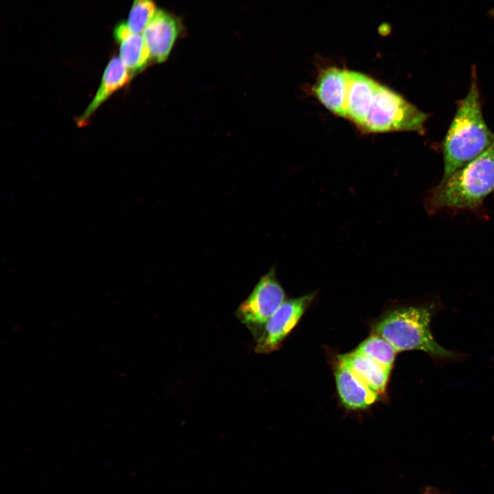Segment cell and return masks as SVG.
Returning <instances> with one entry per match:
<instances>
[{
    "label": "cell",
    "instance_id": "cell-1",
    "mask_svg": "<svg viewBox=\"0 0 494 494\" xmlns=\"http://www.w3.org/2000/svg\"><path fill=\"white\" fill-rule=\"evenodd\" d=\"M316 96L330 112L350 121L363 132L425 134L427 114L360 72L329 67L319 79Z\"/></svg>",
    "mask_w": 494,
    "mask_h": 494
},
{
    "label": "cell",
    "instance_id": "cell-2",
    "mask_svg": "<svg viewBox=\"0 0 494 494\" xmlns=\"http://www.w3.org/2000/svg\"><path fill=\"white\" fill-rule=\"evenodd\" d=\"M494 143V133L482 112L477 75L471 71L466 96L458 101L454 117L441 143L443 174L440 183L478 156Z\"/></svg>",
    "mask_w": 494,
    "mask_h": 494
},
{
    "label": "cell",
    "instance_id": "cell-3",
    "mask_svg": "<svg viewBox=\"0 0 494 494\" xmlns=\"http://www.w3.org/2000/svg\"><path fill=\"white\" fill-rule=\"evenodd\" d=\"M435 312L433 304L397 307L373 325V333L385 338L397 352L421 351L435 362L460 359V353L442 346L434 338L430 322Z\"/></svg>",
    "mask_w": 494,
    "mask_h": 494
},
{
    "label": "cell",
    "instance_id": "cell-4",
    "mask_svg": "<svg viewBox=\"0 0 494 494\" xmlns=\"http://www.w3.org/2000/svg\"><path fill=\"white\" fill-rule=\"evenodd\" d=\"M494 191V143L435 187L425 201L429 213L443 208L473 210Z\"/></svg>",
    "mask_w": 494,
    "mask_h": 494
},
{
    "label": "cell",
    "instance_id": "cell-5",
    "mask_svg": "<svg viewBox=\"0 0 494 494\" xmlns=\"http://www.w3.org/2000/svg\"><path fill=\"white\" fill-rule=\"evenodd\" d=\"M285 297L284 290L277 279L275 270L271 268L261 277L251 293L239 305L237 317L255 336L285 301Z\"/></svg>",
    "mask_w": 494,
    "mask_h": 494
},
{
    "label": "cell",
    "instance_id": "cell-6",
    "mask_svg": "<svg viewBox=\"0 0 494 494\" xmlns=\"http://www.w3.org/2000/svg\"><path fill=\"white\" fill-rule=\"evenodd\" d=\"M316 295L315 292L285 301L255 336V351L268 353L276 350L296 325Z\"/></svg>",
    "mask_w": 494,
    "mask_h": 494
},
{
    "label": "cell",
    "instance_id": "cell-7",
    "mask_svg": "<svg viewBox=\"0 0 494 494\" xmlns=\"http://www.w3.org/2000/svg\"><path fill=\"white\" fill-rule=\"evenodd\" d=\"M180 32V22L176 16L166 11L156 10L142 35L150 58L157 62L165 60Z\"/></svg>",
    "mask_w": 494,
    "mask_h": 494
},
{
    "label": "cell",
    "instance_id": "cell-8",
    "mask_svg": "<svg viewBox=\"0 0 494 494\" xmlns=\"http://www.w3.org/2000/svg\"><path fill=\"white\" fill-rule=\"evenodd\" d=\"M132 75L119 57L112 58L104 69L95 96L84 113L78 118V125H86L97 109L115 92L126 85Z\"/></svg>",
    "mask_w": 494,
    "mask_h": 494
},
{
    "label": "cell",
    "instance_id": "cell-9",
    "mask_svg": "<svg viewBox=\"0 0 494 494\" xmlns=\"http://www.w3.org/2000/svg\"><path fill=\"white\" fill-rule=\"evenodd\" d=\"M337 390L342 404L351 410L366 408L378 399V394L370 390L347 366L338 362L335 369Z\"/></svg>",
    "mask_w": 494,
    "mask_h": 494
},
{
    "label": "cell",
    "instance_id": "cell-10",
    "mask_svg": "<svg viewBox=\"0 0 494 494\" xmlns=\"http://www.w3.org/2000/svg\"><path fill=\"white\" fill-rule=\"evenodd\" d=\"M113 35L119 45V58L131 74L133 75L143 70L150 54L143 36L131 32L124 22L115 26Z\"/></svg>",
    "mask_w": 494,
    "mask_h": 494
},
{
    "label": "cell",
    "instance_id": "cell-11",
    "mask_svg": "<svg viewBox=\"0 0 494 494\" xmlns=\"http://www.w3.org/2000/svg\"><path fill=\"white\" fill-rule=\"evenodd\" d=\"M338 359L373 392L378 395L384 392L390 370L355 351L341 355Z\"/></svg>",
    "mask_w": 494,
    "mask_h": 494
},
{
    "label": "cell",
    "instance_id": "cell-12",
    "mask_svg": "<svg viewBox=\"0 0 494 494\" xmlns=\"http://www.w3.org/2000/svg\"><path fill=\"white\" fill-rule=\"evenodd\" d=\"M354 351L371 359L389 370H391L397 352L388 341L374 333Z\"/></svg>",
    "mask_w": 494,
    "mask_h": 494
},
{
    "label": "cell",
    "instance_id": "cell-13",
    "mask_svg": "<svg viewBox=\"0 0 494 494\" xmlns=\"http://www.w3.org/2000/svg\"><path fill=\"white\" fill-rule=\"evenodd\" d=\"M156 11L153 0H134L126 24L136 34L143 32Z\"/></svg>",
    "mask_w": 494,
    "mask_h": 494
},
{
    "label": "cell",
    "instance_id": "cell-14",
    "mask_svg": "<svg viewBox=\"0 0 494 494\" xmlns=\"http://www.w3.org/2000/svg\"><path fill=\"white\" fill-rule=\"evenodd\" d=\"M424 494H440L437 490L433 488H427L424 492Z\"/></svg>",
    "mask_w": 494,
    "mask_h": 494
}]
</instances>
